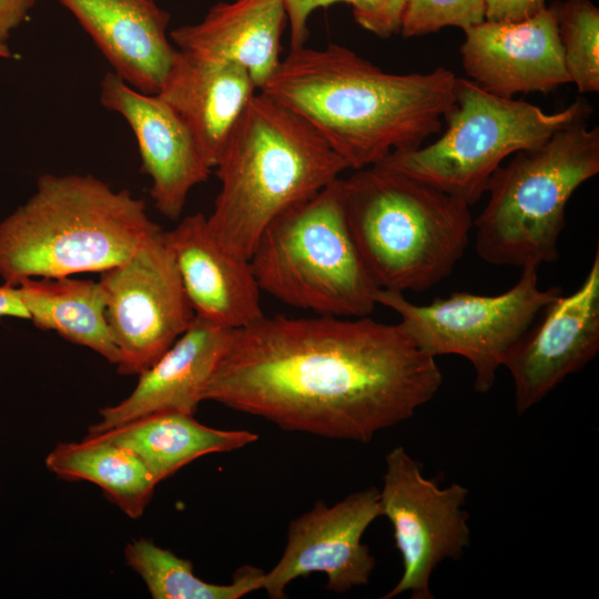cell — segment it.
<instances>
[{
    "label": "cell",
    "mask_w": 599,
    "mask_h": 599,
    "mask_svg": "<svg viewBox=\"0 0 599 599\" xmlns=\"http://www.w3.org/2000/svg\"><path fill=\"white\" fill-rule=\"evenodd\" d=\"M443 384L400 324L262 315L233 329L203 400L282 429L369 443L409 419Z\"/></svg>",
    "instance_id": "6da1fadb"
},
{
    "label": "cell",
    "mask_w": 599,
    "mask_h": 599,
    "mask_svg": "<svg viewBox=\"0 0 599 599\" xmlns=\"http://www.w3.org/2000/svg\"><path fill=\"white\" fill-rule=\"evenodd\" d=\"M456 74L439 67L386 72L347 47L290 49L258 90L308 122L361 170L418 149L440 132L456 97Z\"/></svg>",
    "instance_id": "7a4b0ae2"
},
{
    "label": "cell",
    "mask_w": 599,
    "mask_h": 599,
    "mask_svg": "<svg viewBox=\"0 0 599 599\" xmlns=\"http://www.w3.org/2000/svg\"><path fill=\"white\" fill-rule=\"evenodd\" d=\"M214 169L221 187L207 227L226 251L250 260L276 217L348 167L301 115L257 91Z\"/></svg>",
    "instance_id": "3957f363"
},
{
    "label": "cell",
    "mask_w": 599,
    "mask_h": 599,
    "mask_svg": "<svg viewBox=\"0 0 599 599\" xmlns=\"http://www.w3.org/2000/svg\"><path fill=\"white\" fill-rule=\"evenodd\" d=\"M160 230L129 190L91 174H42L31 197L0 223V276L18 285L101 273Z\"/></svg>",
    "instance_id": "277c9868"
},
{
    "label": "cell",
    "mask_w": 599,
    "mask_h": 599,
    "mask_svg": "<svg viewBox=\"0 0 599 599\" xmlns=\"http://www.w3.org/2000/svg\"><path fill=\"white\" fill-rule=\"evenodd\" d=\"M346 221L380 290L424 292L448 277L474 229L470 205L384 164L342 179Z\"/></svg>",
    "instance_id": "5b68a950"
},
{
    "label": "cell",
    "mask_w": 599,
    "mask_h": 599,
    "mask_svg": "<svg viewBox=\"0 0 599 599\" xmlns=\"http://www.w3.org/2000/svg\"><path fill=\"white\" fill-rule=\"evenodd\" d=\"M598 173L599 128H590L587 120L562 128L536 149L515 153L491 176L488 202L474 220L478 256L521 268L556 262L567 204Z\"/></svg>",
    "instance_id": "8992f818"
},
{
    "label": "cell",
    "mask_w": 599,
    "mask_h": 599,
    "mask_svg": "<svg viewBox=\"0 0 599 599\" xmlns=\"http://www.w3.org/2000/svg\"><path fill=\"white\" fill-rule=\"evenodd\" d=\"M250 262L260 288L286 305L349 318L377 305L379 288L346 221L342 177L276 217Z\"/></svg>",
    "instance_id": "52a82bcc"
},
{
    "label": "cell",
    "mask_w": 599,
    "mask_h": 599,
    "mask_svg": "<svg viewBox=\"0 0 599 599\" xmlns=\"http://www.w3.org/2000/svg\"><path fill=\"white\" fill-rule=\"evenodd\" d=\"M591 111L587 101L577 99L549 113L458 78L441 136L418 149L393 152L379 164L473 205L506 158L542 145L562 128L588 120Z\"/></svg>",
    "instance_id": "ba28073f"
},
{
    "label": "cell",
    "mask_w": 599,
    "mask_h": 599,
    "mask_svg": "<svg viewBox=\"0 0 599 599\" xmlns=\"http://www.w3.org/2000/svg\"><path fill=\"white\" fill-rule=\"evenodd\" d=\"M521 270L518 282L498 295L455 292L417 305L404 293L379 288L375 297L377 305L398 314L400 326L420 349L434 357L466 358L475 372L474 389L487 393L509 353L561 294L559 287L539 288L537 267Z\"/></svg>",
    "instance_id": "9c48e42d"
},
{
    "label": "cell",
    "mask_w": 599,
    "mask_h": 599,
    "mask_svg": "<svg viewBox=\"0 0 599 599\" xmlns=\"http://www.w3.org/2000/svg\"><path fill=\"white\" fill-rule=\"evenodd\" d=\"M468 489L453 483L441 488L426 478L422 465L402 446L387 453L379 489L382 516L393 526L403 573L383 599L409 592L433 599L430 578L445 560H459L470 546Z\"/></svg>",
    "instance_id": "30bf717a"
},
{
    "label": "cell",
    "mask_w": 599,
    "mask_h": 599,
    "mask_svg": "<svg viewBox=\"0 0 599 599\" xmlns=\"http://www.w3.org/2000/svg\"><path fill=\"white\" fill-rule=\"evenodd\" d=\"M99 283L122 375L149 368L195 317L162 229L129 258L101 272Z\"/></svg>",
    "instance_id": "8fae6325"
},
{
    "label": "cell",
    "mask_w": 599,
    "mask_h": 599,
    "mask_svg": "<svg viewBox=\"0 0 599 599\" xmlns=\"http://www.w3.org/2000/svg\"><path fill=\"white\" fill-rule=\"evenodd\" d=\"M379 516V489L374 486L354 491L332 506L318 500L290 522L284 552L264 572L262 589L272 599H283L291 581L312 572L325 573L326 588L336 593L366 586L376 560L362 537Z\"/></svg>",
    "instance_id": "7c38bea8"
},
{
    "label": "cell",
    "mask_w": 599,
    "mask_h": 599,
    "mask_svg": "<svg viewBox=\"0 0 599 599\" xmlns=\"http://www.w3.org/2000/svg\"><path fill=\"white\" fill-rule=\"evenodd\" d=\"M507 356L515 409L526 413L565 378L587 366L599 351V251L581 285L558 295Z\"/></svg>",
    "instance_id": "4fadbf2b"
},
{
    "label": "cell",
    "mask_w": 599,
    "mask_h": 599,
    "mask_svg": "<svg viewBox=\"0 0 599 599\" xmlns=\"http://www.w3.org/2000/svg\"><path fill=\"white\" fill-rule=\"evenodd\" d=\"M464 32V71L489 93L502 98L548 94L570 83L551 6L519 21L485 20Z\"/></svg>",
    "instance_id": "5bb4252c"
},
{
    "label": "cell",
    "mask_w": 599,
    "mask_h": 599,
    "mask_svg": "<svg viewBox=\"0 0 599 599\" xmlns=\"http://www.w3.org/2000/svg\"><path fill=\"white\" fill-rule=\"evenodd\" d=\"M100 102L122 115L133 131L158 211L179 220L191 190L212 171L184 122L158 94L133 89L113 71L101 81Z\"/></svg>",
    "instance_id": "9a60e30c"
},
{
    "label": "cell",
    "mask_w": 599,
    "mask_h": 599,
    "mask_svg": "<svg viewBox=\"0 0 599 599\" xmlns=\"http://www.w3.org/2000/svg\"><path fill=\"white\" fill-rule=\"evenodd\" d=\"M164 236L196 316L237 329L264 315L250 260L226 251L211 234L204 214L183 217Z\"/></svg>",
    "instance_id": "2e32d148"
},
{
    "label": "cell",
    "mask_w": 599,
    "mask_h": 599,
    "mask_svg": "<svg viewBox=\"0 0 599 599\" xmlns=\"http://www.w3.org/2000/svg\"><path fill=\"white\" fill-rule=\"evenodd\" d=\"M133 89L158 94L177 49L167 35L170 13L155 0H58Z\"/></svg>",
    "instance_id": "e0dca14e"
},
{
    "label": "cell",
    "mask_w": 599,
    "mask_h": 599,
    "mask_svg": "<svg viewBox=\"0 0 599 599\" xmlns=\"http://www.w3.org/2000/svg\"><path fill=\"white\" fill-rule=\"evenodd\" d=\"M233 329L196 316L184 333L144 372L131 394L100 410L90 434L138 417L176 410L194 415L205 387L225 354Z\"/></svg>",
    "instance_id": "ac0fdd59"
},
{
    "label": "cell",
    "mask_w": 599,
    "mask_h": 599,
    "mask_svg": "<svg viewBox=\"0 0 599 599\" xmlns=\"http://www.w3.org/2000/svg\"><path fill=\"white\" fill-rule=\"evenodd\" d=\"M256 92L241 65L200 60L177 50L158 95L181 118L214 169Z\"/></svg>",
    "instance_id": "d6986e66"
},
{
    "label": "cell",
    "mask_w": 599,
    "mask_h": 599,
    "mask_svg": "<svg viewBox=\"0 0 599 599\" xmlns=\"http://www.w3.org/2000/svg\"><path fill=\"white\" fill-rule=\"evenodd\" d=\"M286 23L282 0L221 1L200 22L179 27L169 35L184 54L241 65L258 91L281 62Z\"/></svg>",
    "instance_id": "ffe728a7"
},
{
    "label": "cell",
    "mask_w": 599,
    "mask_h": 599,
    "mask_svg": "<svg viewBox=\"0 0 599 599\" xmlns=\"http://www.w3.org/2000/svg\"><path fill=\"white\" fill-rule=\"evenodd\" d=\"M91 435L133 451L158 483L199 457L232 451L258 439L252 432L212 428L199 423L192 414L176 410L144 415Z\"/></svg>",
    "instance_id": "44dd1931"
},
{
    "label": "cell",
    "mask_w": 599,
    "mask_h": 599,
    "mask_svg": "<svg viewBox=\"0 0 599 599\" xmlns=\"http://www.w3.org/2000/svg\"><path fill=\"white\" fill-rule=\"evenodd\" d=\"M29 321L42 331L90 348L118 365L120 354L105 315L98 282L71 276L26 278L18 284Z\"/></svg>",
    "instance_id": "7402d4cb"
},
{
    "label": "cell",
    "mask_w": 599,
    "mask_h": 599,
    "mask_svg": "<svg viewBox=\"0 0 599 599\" xmlns=\"http://www.w3.org/2000/svg\"><path fill=\"white\" fill-rule=\"evenodd\" d=\"M47 468L65 480L90 481L126 516L140 518L159 484L130 449L98 435L60 443L45 458Z\"/></svg>",
    "instance_id": "603a6c76"
},
{
    "label": "cell",
    "mask_w": 599,
    "mask_h": 599,
    "mask_svg": "<svg viewBox=\"0 0 599 599\" xmlns=\"http://www.w3.org/2000/svg\"><path fill=\"white\" fill-rule=\"evenodd\" d=\"M124 556L154 599H238L262 589L264 571L258 568H240L230 585L209 583L193 572L190 560L145 538L128 542Z\"/></svg>",
    "instance_id": "cb8c5ba5"
},
{
    "label": "cell",
    "mask_w": 599,
    "mask_h": 599,
    "mask_svg": "<svg viewBox=\"0 0 599 599\" xmlns=\"http://www.w3.org/2000/svg\"><path fill=\"white\" fill-rule=\"evenodd\" d=\"M555 10L565 69L579 93L599 92V9L590 0H566Z\"/></svg>",
    "instance_id": "d4e9b609"
},
{
    "label": "cell",
    "mask_w": 599,
    "mask_h": 599,
    "mask_svg": "<svg viewBox=\"0 0 599 599\" xmlns=\"http://www.w3.org/2000/svg\"><path fill=\"white\" fill-rule=\"evenodd\" d=\"M486 3L487 0H407L399 33L413 38L446 27L465 31L486 20Z\"/></svg>",
    "instance_id": "484cf974"
},
{
    "label": "cell",
    "mask_w": 599,
    "mask_h": 599,
    "mask_svg": "<svg viewBox=\"0 0 599 599\" xmlns=\"http://www.w3.org/2000/svg\"><path fill=\"white\" fill-rule=\"evenodd\" d=\"M407 0H354L353 18L364 30L380 39L399 33Z\"/></svg>",
    "instance_id": "4316f807"
},
{
    "label": "cell",
    "mask_w": 599,
    "mask_h": 599,
    "mask_svg": "<svg viewBox=\"0 0 599 599\" xmlns=\"http://www.w3.org/2000/svg\"><path fill=\"white\" fill-rule=\"evenodd\" d=\"M354 0H282L290 24L291 49L304 47L308 37V19L319 8L337 3L352 6Z\"/></svg>",
    "instance_id": "83f0119b"
},
{
    "label": "cell",
    "mask_w": 599,
    "mask_h": 599,
    "mask_svg": "<svg viewBox=\"0 0 599 599\" xmlns=\"http://www.w3.org/2000/svg\"><path fill=\"white\" fill-rule=\"evenodd\" d=\"M545 7V0H487L485 17L490 21H519Z\"/></svg>",
    "instance_id": "f1b7e54d"
},
{
    "label": "cell",
    "mask_w": 599,
    "mask_h": 599,
    "mask_svg": "<svg viewBox=\"0 0 599 599\" xmlns=\"http://www.w3.org/2000/svg\"><path fill=\"white\" fill-rule=\"evenodd\" d=\"M37 0H0V42L7 43L28 17Z\"/></svg>",
    "instance_id": "f546056e"
},
{
    "label": "cell",
    "mask_w": 599,
    "mask_h": 599,
    "mask_svg": "<svg viewBox=\"0 0 599 599\" xmlns=\"http://www.w3.org/2000/svg\"><path fill=\"white\" fill-rule=\"evenodd\" d=\"M2 317L29 319L18 285L6 282L0 285V318Z\"/></svg>",
    "instance_id": "4dcf8cb0"
},
{
    "label": "cell",
    "mask_w": 599,
    "mask_h": 599,
    "mask_svg": "<svg viewBox=\"0 0 599 599\" xmlns=\"http://www.w3.org/2000/svg\"><path fill=\"white\" fill-rule=\"evenodd\" d=\"M11 51L7 43L0 42V58H10Z\"/></svg>",
    "instance_id": "1f68e13d"
}]
</instances>
